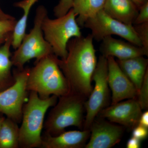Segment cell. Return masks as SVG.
Returning a JSON list of instances; mask_svg holds the SVG:
<instances>
[{
	"instance_id": "1",
	"label": "cell",
	"mask_w": 148,
	"mask_h": 148,
	"mask_svg": "<svg viewBox=\"0 0 148 148\" xmlns=\"http://www.w3.org/2000/svg\"><path fill=\"white\" fill-rule=\"evenodd\" d=\"M93 40L91 34L73 38L67 45V57L58 60L71 91L85 98L92 91V75L98 62Z\"/></svg>"
},
{
	"instance_id": "2",
	"label": "cell",
	"mask_w": 148,
	"mask_h": 148,
	"mask_svg": "<svg viewBox=\"0 0 148 148\" xmlns=\"http://www.w3.org/2000/svg\"><path fill=\"white\" fill-rule=\"evenodd\" d=\"M58 60L53 53L36 61L34 67L30 69L27 90L36 92L42 99L70 93V85L59 67Z\"/></svg>"
},
{
	"instance_id": "3",
	"label": "cell",
	"mask_w": 148,
	"mask_h": 148,
	"mask_svg": "<svg viewBox=\"0 0 148 148\" xmlns=\"http://www.w3.org/2000/svg\"><path fill=\"white\" fill-rule=\"evenodd\" d=\"M29 101L22 111V122L19 128V145L24 148L41 147V132L47 111L57 103V96L52 95L46 99L31 91Z\"/></svg>"
},
{
	"instance_id": "4",
	"label": "cell",
	"mask_w": 148,
	"mask_h": 148,
	"mask_svg": "<svg viewBox=\"0 0 148 148\" xmlns=\"http://www.w3.org/2000/svg\"><path fill=\"white\" fill-rule=\"evenodd\" d=\"M60 97L45 123L47 134L51 136L59 135L70 126L82 127L85 97L71 91Z\"/></svg>"
},
{
	"instance_id": "5",
	"label": "cell",
	"mask_w": 148,
	"mask_h": 148,
	"mask_svg": "<svg viewBox=\"0 0 148 148\" xmlns=\"http://www.w3.org/2000/svg\"><path fill=\"white\" fill-rule=\"evenodd\" d=\"M71 8L64 16L55 19L45 17L42 24L44 37L50 45L53 54L61 60L68 55L67 45L70 40L82 36L80 28Z\"/></svg>"
},
{
	"instance_id": "6",
	"label": "cell",
	"mask_w": 148,
	"mask_h": 148,
	"mask_svg": "<svg viewBox=\"0 0 148 148\" xmlns=\"http://www.w3.org/2000/svg\"><path fill=\"white\" fill-rule=\"evenodd\" d=\"M47 15V11L43 6L37 8L34 27L29 34L25 35L11 58L12 64L18 69H23L24 64L33 58H36L37 61L53 54L52 48L45 39L42 29L43 20Z\"/></svg>"
},
{
	"instance_id": "7",
	"label": "cell",
	"mask_w": 148,
	"mask_h": 148,
	"mask_svg": "<svg viewBox=\"0 0 148 148\" xmlns=\"http://www.w3.org/2000/svg\"><path fill=\"white\" fill-rule=\"evenodd\" d=\"M92 80L95 82V86L90 92L88 100L84 103L86 110L84 123V130L89 129L95 118L105 108L109 101L108 60L103 56L101 55L98 58Z\"/></svg>"
},
{
	"instance_id": "8",
	"label": "cell",
	"mask_w": 148,
	"mask_h": 148,
	"mask_svg": "<svg viewBox=\"0 0 148 148\" xmlns=\"http://www.w3.org/2000/svg\"><path fill=\"white\" fill-rule=\"evenodd\" d=\"M84 27L90 29L93 40L101 41L106 37L116 35L128 42L142 47L133 25H128L115 19L102 10L88 19Z\"/></svg>"
},
{
	"instance_id": "9",
	"label": "cell",
	"mask_w": 148,
	"mask_h": 148,
	"mask_svg": "<svg viewBox=\"0 0 148 148\" xmlns=\"http://www.w3.org/2000/svg\"><path fill=\"white\" fill-rule=\"evenodd\" d=\"M18 69L14 75L13 84L0 91V112L14 121H18L22 117L30 71L29 69Z\"/></svg>"
},
{
	"instance_id": "10",
	"label": "cell",
	"mask_w": 148,
	"mask_h": 148,
	"mask_svg": "<svg viewBox=\"0 0 148 148\" xmlns=\"http://www.w3.org/2000/svg\"><path fill=\"white\" fill-rule=\"evenodd\" d=\"M108 83L112 92V104L125 99L137 98L138 92L134 85L120 69L114 57H107Z\"/></svg>"
},
{
	"instance_id": "11",
	"label": "cell",
	"mask_w": 148,
	"mask_h": 148,
	"mask_svg": "<svg viewBox=\"0 0 148 148\" xmlns=\"http://www.w3.org/2000/svg\"><path fill=\"white\" fill-rule=\"evenodd\" d=\"M142 109L137 98L112 104L100 112V116L128 128L138 125Z\"/></svg>"
},
{
	"instance_id": "12",
	"label": "cell",
	"mask_w": 148,
	"mask_h": 148,
	"mask_svg": "<svg viewBox=\"0 0 148 148\" xmlns=\"http://www.w3.org/2000/svg\"><path fill=\"white\" fill-rule=\"evenodd\" d=\"M89 130L91 135L86 148L112 147L120 142L123 133V127L101 119L93 121Z\"/></svg>"
},
{
	"instance_id": "13",
	"label": "cell",
	"mask_w": 148,
	"mask_h": 148,
	"mask_svg": "<svg viewBox=\"0 0 148 148\" xmlns=\"http://www.w3.org/2000/svg\"><path fill=\"white\" fill-rule=\"evenodd\" d=\"M100 51L102 56L116 57L124 60L139 56H148L143 48L131 43L114 38L112 36L106 37L101 41Z\"/></svg>"
},
{
	"instance_id": "14",
	"label": "cell",
	"mask_w": 148,
	"mask_h": 148,
	"mask_svg": "<svg viewBox=\"0 0 148 148\" xmlns=\"http://www.w3.org/2000/svg\"><path fill=\"white\" fill-rule=\"evenodd\" d=\"M90 135L89 129L83 131H70L56 136L47 134L42 137V146L45 148H80L85 146Z\"/></svg>"
},
{
	"instance_id": "15",
	"label": "cell",
	"mask_w": 148,
	"mask_h": 148,
	"mask_svg": "<svg viewBox=\"0 0 148 148\" xmlns=\"http://www.w3.org/2000/svg\"><path fill=\"white\" fill-rule=\"evenodd\" d=\"M103 10L109 16L128 25H133L139 12L130 0H106Z\"/></svg>"
},
{
	"instance_id": "16",
	"label": "cell",
	"mask_w": 148,
	"mask_h": 148,
	"mask_svg": "<svg viewBox=\"0 0 148 148\" xmlns=\"http://www.w3.org/2000/svg\"><path fill=\"white\" fill-rule=\"evenodd\" d=\"M116 61L122 71L134 85L138 92L148 70V59L144 56H139Z\"/></svg>"
},
{
	"instance_id": "17",
	"label": "cell",
	"mask_w": 148,
	"mask_h": 148,
	"mask_svg": "<svg viewBox=\"0 0 148 148\" xmlns=\"http://www.w3.org/2000/svg\"><path fill=\"white\" fill-rule=\"evenodd\" d=\"M106 0H73L72 9L79 27H84L88 19L103 10Z\"/></svg>"
},
{
	"instance_id": "18",
	"label": "cell",
	"mask_w": 148,
	"mask_h": 148,
	"mask_svg": "<svg viewBox=\"0 0 148 148\" xmlns=\"http://www.w3.org/2000/svg\"><path fill=\"white\" fill-rule=\"evenodd\" d=\"M12 35H11L0 47V90L7 86L11 80L12 61L10 59Z\"/></svg>"
},
{
	"instance_id": "19",
	"label": "cell",
	"mask_w": 148,
	"mask_h": 148,
	"mask_svg": "<svg viewBox=\"0 0 148 148\" xmlns=\"http://www.w3.org/2000/svg\"><path fill=\"white\" fill-rule=\"evenodd\" d=\"M19 146V128L14 121L3 120L0 128V148H16Z\"/></svg>"
},
{
	"instance_id": "20",
	"label": "cell",
	"mask_w": 148,
	"mask_h": 148,
	"mask_svg": "<svg viewBox=\"0 0 148 148\" xmlns=\"http://www.w3.org/2000/svg\"><path fill=\"white\" fill-rule=\"evenodd\" d=\"M17 21L15 18L0 19V46L12 35Z\"/></svg>"
},
{
	"instance_id": "21",
	"label": "cell",
	"mask_w": 148,
	"mask_h": 148,
	"mask_svg": "<svg viewBox=\"0 0 148 148\" xmlns=\"http://www.w3.org/2000/svg\"><path fill=\"white\" fill-rule=\"evenodd\" d=\"M137 99L142 110L148 109V70L146 72L141 88L138 91Z\"/></svg>"
},
{
	"instance_id": "22",
	"label": "cell",
	"mask_w": 148,
	"mask_h": 148,
	"mask_svg": "<svg viewBox=\"0 0 148 148\" xmlns=\"http://www.w3.org/2000/svg\"><path fill=\"white\" fill-rule=\"evenodd\" d=\"M133 25L140 40L142 47L148 56V22Z\"/></svg>"
},
{
	"instance_id": "23",
	"label": "cell",
	"mask_w": 148,
	"mask_h": 148,
	"mask_svg": "<svg viewBox=\"0 0 148 148\" xmlns=\"http://www.w3.org/2000/svg\"><path fill=\"white\" fill-rule=\"evenodd\" d=\"M73 7V0H60L54 9L53 13L56 17L64 16Z\"/></svg>"
},
{
	"instance_id": "24",
	"label": "cell",
	"mask_w": 148,
	"mask_h": 148,
	"mask_svg": "<svg viewBox=\"0 0 148 148\" xmlns=\"http://www.w3.org/2000/svg\"><path fill=\"white\" fill-rule=\"evenodd\" d=\"M148 22V2L140 8L133 25H139Z\"/></svg>"
},
{
	"instance_id": "25",
	"label": "cell",
	"mask_w": 148,
	"mask_h": 148,
	"mask_svg": "<svg viewBox=\"0 0 148 148\" xmlns=\"http://www.w3.org/2000/svg\"><path fill=\"white\" fill-rule=\"evenodd\" d=\"M148 135V128L138 125L133 128L132 137L141 141L146 139Z\"/></svg>"
},
{
	"instance_id": "26",
	"label": "cell",
	"mask_w": 148,
	"mask_h": 148,
	"mask_svg": "<svg viewBox=\"0 0 148 148\" xmlns=\"http://www.w3.org/2000/svg\"><path fill=\"white\" fill-rule=\"evenodd\" d=\"M140 140L137 138L132 137L127 141L126 144L127 148H139L141 146Z\"/></svg>"
},
{
	"instance_id": "27",
	"label": "cell",
	"mask_w": 148,
	"mask_h": 148,
	"mask_svg": "<svg viewBox=\"0 0 148 148\" xmlns=\"http://www.w3.org/2000/svg\"><path fill=\"white\" fill-rule=\"evenodd\" d=\"M138 125L148 128V112L146 111L142 113L139 119Z\"/></svg>"
},
{
	"instance_id": "28",
	"label": "cell",
	"mask_w": 148,
	"mask_h": 148,
	"mask_svg": "<svg viewBox=\"0 0 148 148\" xmlns=\"http://www.w3.org/2000/svg\"><path fill=\"white\" fill-rule=\"evenodd\" d=\"M130 1L138 8L139 10L143 5L148 2V0H130Z\"/></svg>"
},
{
	"instance_id": "29",
	"label": "cell",
	"mask_w": 148,
	"mask_h": 148,
	"mask_svg": "<svg viewBox=\"0 0 148 148\" xmlns=\"http://www.w3.org/2000/svg\"><path fill=\"white\" fill-rule=\"evenodd\" d=\"M15 17L5 13L0 8V19H14Z\"/></svg>"
},
{
	"instance_id": "30",
	"label": "cell",
	"mask_w": 148,
	"mask_h": 148,
	"mask_svg": "<svg viewBox=\"0 0 148 148\" xmlns=\"http://www.w3.org/2000/svg\"><path fill=\"white\" fill-rule=\"evenodd\" d=\"M3 118L1 117L0 116V128H1V125L2 122L3 120Z\"/></svg>"
}]
</instances>
